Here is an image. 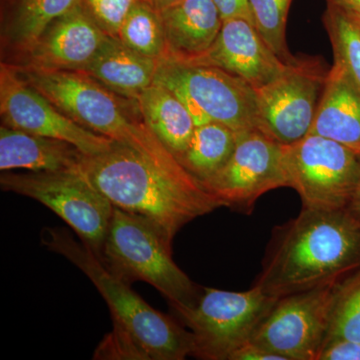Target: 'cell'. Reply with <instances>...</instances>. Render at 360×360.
<instances>
[{
  "label": "cell",
  "mask_w": 360,
  "mask_h": 360,
  "mask_svg": "<svg viewBox=\"0 0 360 360\" xmlns=\"http://www.w3.org/2000/svg\"><path fill=\"white\" fill-rule=\"evenodd\" d=\"M155 82L186 104L196 127L219 122L236 132L258 129L255 89L221 68L167 56L158 61Z\"/></svg>",
  "instance_id": "cell-6"
},
{
  "label": "cell",
  "mask_w": 360,
  "mask_h": 360,
  "mask_svg": "<svg viewBox=\"0 0 360 360\" xmlns=\"http://www.w3.org/2000/svg\"><path fill=\"white\" fill-rule=\"evenodd\" d=\"M328 71L315 58H297L271 82L255 89L258 130L283 146L309 134Z\"/></svg>",
  "instance_id": "cell-12"
},
{
  "label": "cell",
  "mask_w": 360,
  "mask_h": 360,
  "mask_svg": "<svg viewBox=\"0 0 360 360\" xmlns=\"http://www.w3.org/2000/svg\"><path fill=\"white\" fill-rule=\"evenodd\" d=\"M324 27L333 46L335 63L345 70L360 94V25L342 7L328 2Z\"/></svg>",
  "instance_id": "cell-23"
},
{
  "label": "cell",
  "mask_w": 360,
  "mask_h": 360,
  "mask_svg": "<svg viewBox=\"0 0 360 360\" xmlns=\"http://www.w3.org/2000/svg\"><path fill=\"white\" fill-rule=\"evenodd\" d=\"M283 151L288 187L297 193L302 208L345 210L359 174L356 153L314 134L283 146Z\"/></svg>",
  "instance_id": "cell-9"
},
{
  "label": "cell",
  "mask_w": 360,
  "mask_h": 360,
  "mask_svg": "<svg viewBox=\"0 0 360 360\" xmlns=\"http://www.w3.org/2000/svg\"><path fill=\"white\" fill-rule=\"evenodd\" d=\"M335 340L360 341V266L335 284L326 345Z\"/></svg>",
  "instance_id": "cell-25"
},
{
  "label": "cell",
  "mask_w": 360,
  "mask_h": 360,
  "mask_svg": "<svg viewBox=\"0 0 360 360\" xmlns=\"http://www.w3.org/2000/svg\"><path fill=\"white\" fill-rule=\"evenodd\" d=\"M136 101L149 129L179 161L196 127L186 104L172 90L156 82L143 90Z\"/></svg>",
  "instance_id": "cell-20"
},
{
  "label": "cell",
  "mask_w": 360,
  "mask_h": 360,
  "mask_svg": "<svg viewBox=\"0 0 360 360\" xmlns=\"http://www.w3.org/2000/svg\"><path fill=\"white\" fill-rule=\"evenodd\" d=\"M309 134L326 137L360 155V94L338 63L328 71Z\"/></svg>",
  "instance_id": "cell-18"
},
{
  "label": "cell",
  "mask_w": 360,
  "mask_h": 360,
  "mask_svg": "<svg viewBox=\"0 0 360 360\" xmlns=\"http://www.w3.org/2000/svg\"><path fill=\"white\" fill-rule=\"evenodd\" d=\"M229 360H284L281 355L248 341L231 354Z\"/></svg>",
  "instance_id": "cell-29"
},
{
  "label": "cell",
  "mask_w": 360,
  "mask_h": 360,
  "mask_svg": "<svg viewBox=\"0 0 360 360\" xmlns=\"http://www.w3.org/2000/svg\"><path fill=\"white\" fill-rule=\"evenodd\" d=\"M82 0H20L6 37L11 46L25 52L52 21L68 13Z\"/></svg>",
  "instance_id": "cell-22"
},
{
  "label": "cell",
  "mask_w": 360,
  "mask_h": 360,
  "mask_svg": "<svg viewBox=\"0 0 360 360\" xmlns=\"http://www.w3.org/2000/svg\"><path fill=\"white\" fill-rule=\"evenodd\" d=\"M116 37L148 58L160 60L167 56V39L160 13L143 0L137 2Z\"/></svg>",
  "instance_id": "cell-24"
},
{
  "label": "cell",
  "mask_w": 360,
  "mask_h": 360,
  "mask_svg": "<svg viewBox=\"0 0 360 360\" xmlns=\"http://www.w3.org/2000/svg\"><path fill=\"white\" fill-rule=\"evenodd\" d=\"M85 155L68 142L0 127V169L30 172H79Z\"/></svg>",
  "instance_id": "cell-17"
},
{
  "label": "cell",
  "mask_w": 360,
  "mask_h": 360,
  "mask_svg": "<svg viewBox=\"0 0 360 360\" xmlns=\"http://www.w3.org/2000/svg\"><path fill=\"white\" fill-rule=\"evenodd\" d=\"M292 0H248L251 20L271 51L286 65L297 58L288 51L286 23Z\"/></svg>",
  "instance_id": "cell-26"
},
{
  "label": "cell",
  "mask_w": 360,
  "mask_h": 360,
  "mask_svg": "<svg viewBox=\"0 0 360 360\" xmlns=\"http://www.w3.org/2000/svg\"><path fill=\"white\" fill-rule=\"evenodd\" d=\"M359 174H357L356 182H355V186L354 188V191H352V198H350L349 202L345 208V210L355 220H356L359 224H360V155H359Z\"/></svg>",
  "instance_id": "cell-31"
},
{
  "label": "cell",
  "mask_w": 360,
  "mask_h": 360,
  "mask_svg": "<svg viewBox=\"0 0 360 360\" xmlns=\"http://www.w3.org/2000/svg\"><path fill=\"white\" fill-rule=\"evenodd\" d=\"M335 284L277 298L251 342L284 360H319L328 341Z\"/></svg>",
  "instance_id": "cell-10"
},
{
  "label": "cell",
  "mask_w": 360,
  "mask_h": 360,
  "mask_svg": "<svg viewBox=\"0 0 360 360\" xmlns=\"http://www.w3.org/2000/svg\"><path fill=\"white\" fill-rule=\"evenodd\" d=\"M16 70L27 84L82 127L136 149L165 169L188 172L149 129L136 99L116 94L80 71L25 66Z\"/></svg>",
  "instance_id": "cell-3"
},
{
  "label": "cell",
  "mask_w": 360,
  "mask_h": 360,
  "mask_svg": "<svg viewBox=\"0 0 360 360\" xmlns=\"http://www.w3.org/2000/svg\"><path fill=\"white\" fill-rule=\"evenodd\" d=\"M360 266V224L347 210L302 208L274 227L252 286L279 298L340 283Z\"/></svg>",
  "instance_id": "cell-1"
},
{
  "label": "cell",
  "mask_w": 360,
  "mask_h": 360,
  "mask_svg": "<svg viewBox=\"0 0 360 360\" xmlns=\"http://www.w3.org/2000/svg\"><path fill=\"white\" fill-rule=\"evenodd\" d=\"M347 13H348V11H347ZM350 14H352V13H350ZM352 18H354V20H356L357 22L359 23V25H360V18H357V16L354 15V14H352Z\"/></svg>",
  "instance_id": "cell-34"
},
{
  "label": "cell",
  "mask_w": 360,
  "mask_h": 360,
  "mask_svg": "<svg viewBox=\"0 0 360 360\" xmlns=\"http://www.w3.org/2000/svg\"><path fill=\"white\" fill-rule=\"evenodd\" d=\"M1 188L39 201L65 220L99 258L115 205L87 179L84 172H4Z\"/></svg>",
  "instance_id": "cell-7"
},
{
  "label": "cell",
  "mask_w": 360,
  "mask_h": 360,
  "mask_svg": "<svg viewBox=\"0 0 360 360\" xmlns=\"http://www.w3.org/2000/svg\"><path fill=\"white\" fill-rule=\"evenodd\" d=\"M0 113L6 127L68 142L86 156L103 153L115 143L66 115L6 63L0 68Z\"/></svg>",
  "instance_id": "cell-13"
},
{
  "label": "cell",
  "mask_w": 360,
  "mask_h": 360,
  "mask_svg": "<svg viewBox=\"0 0 360 360\" xmlns=\"http://www.w3.org/2000/svg\"><path fill=\"white\" fill-rule=\"evenodd\" d=\"M319 360H360V341H330L322 350Z\"/></svg>",
  "instance_id": "cell-28"
},
{
  "label": "cell",
  "mask_w": 360,
  "mask_h": 360,
  "mask_svg": "<svg viewBox=\"0 0 360 360\" xmlns=\"http://www.w3.org/2000/svg\"><path fill=\"white\" fill-rule=\"evenodd\" d=\"M158 61L108 35L84 72L116 94L137 99L155 82Z\"/></svg>",
  "instance_id": "cell-19"
},
{
  "label": "cell",
  "mask_w": 360,
  "mask_h": 360,
  "mask_svg": "<svg viewBox=\"0 0 360 360\" xmlns=\"http://www.w3.org/2000/svg\"><path fill=\"white\" fill-rule=\"evenodd\" d=\"M326 2H331L342 7L348 13L360 18V0H326Z\"/></svg>",
  "instance_id": "cell-32"
},
{
  "label": "cell",
  "mask_w": 360,
  "mask_h": 360,
  "mask_svg": "<svg viewBox=\"0 0 360 360\" xmlns=\"http://www.w3.org/2000/svg\"><path fill=\"white\" fill-rule=\"evenodd\" d=\"M214 2L222 20L234 18H245L251 20L248 0H214Z\"/></svg>",
  "instance_id": "cell-30"
},
{
  "label": "cell",
  "mask_w": 360,
  "mask_h": 360,
  "mask_svg": "<svg viewBox=\"0 0 360 360\" xmlns=\"http://www.w3.org/2000/svg\"><path fill=\"white\" fill-rule=\"evenodd\" d=\"M160 16L168 58L189 63L210 51L224 23L214 0H180Z\"/></svg>",
  "instance_id": "cell-16"
},
{
  "label": "cell",
  "mask_w": 360,
  "mask_h": 360,
  "mask_svg": "<svg viewBox=\"0 0 360 360\" xmlns=\"http://www.w3.org/2000/svg\"><path fill=\"white\" fill-rule=\"evenodd\" d=\"M41 241L89 277L110 307L113 330L129 336L146 352L148 360H182L193 356L191 331L144 302L127 281L111 271L89 246L75 240L68 229H44Z\"/></svg>",
  "instance_id": "cell-4"
},
{
  "label": "cell",
  "mask_w": 360,
  "mask_h": 360,
  "mask_svg": "<svg viewBox=\"0 0 360 360\" xmlns=\"http://www.w3.org/2000/svg\"><path fill=\"white\" fill-rule=\"evenodd\" d=\"M143 1L148 2L153 8H155L156 11L160 13V11H165V9L168 8V7L177 4L180 0H143Z\"/></svg>",
  "instance_id": "cell-33"
},
{
  "label": "cell",
  "mask_w": 360,
  "mask_h": 360,
  "mask_svg": "<svg viewBox=\"0 0 360 360\" xmlns=\"http://www.w3.org/2000/svg\"><path fill=\"white\" fill-rule=\"evenodd\" d=\"M238 141V132L219 122L198 125L179 162L203 184L226 165Z\"/></svg>",
  "instance_id": "cell-21"
},
{
  "label": "cell",
  "mask_w": 360,
  "mask_h": 360,
  "mask_svg": "<svg viewBox=\"0 0 360 360\" xmlns=\"http://www.w3.org/2000/svg\"><path fill=\"white\" fill-rule=\"evenodd\" d=\"M108 37L80 2L52 21L37 41L26 49L23 66L84 72Z\"/></svg>",
  "instance_id": "cell-14"
},
{
  "label": "cell",
  "mask_w": 360,
  "mask_h": 360,
  "mask_svg": "<svg viewBox=\"0 0 360 360\" xmlns=\"http://www.w3.org/2000/svg\"><path fill=\"white\" fill-rule=\"evenodd\" d=\"M276 300L255 286L240 292L201 288L193 309L179 316L193 333V356L229 360L236 350L250 341Z\"/></svg>",
  "instance_id": "cell-8"
},
{
  "label": "cell",
  "mask_w": 360,
  "mask_h": 360,
  "mask_svg": "<svg viewBox=\"0 0 360 360\" xmlns=\"http://www.w3.org/2000/svg\"><path fill=\"white\" fill-rule=\"evenodd\" d=\"M193 63L221 68L255 89L281 77L290 65L271 51L252 21L245 18L224 20L210 51Z\"/></svg>",
  "instance_id": "cell-15"
},
{
  "label": "cell",
  "mask_w": 360,
  "mask_h": 360,
  "mask_svg": "<svg viewBox=\"0 0 360 360\" xmlns=\"http://www.w3.org/2000/svg\"><path fill=\"white\" fill-rule=\"evenodd\" d=\"M139 0H82V6L97 25L110 37L120 27Z\"/></svg>",
  "instance_id": "cell-27"
},
{
  "label": "cell",
  "mask_w": 360,
  "mask_h": 360,
  "mask_svg": "<svg viewBox=\"0 0 360 360\" xmlns=\"http://www.w3.org/2000/svg\"><path fill=\"white\" fill-rule=\"evenodd\" d=\"M82 172L115 207L151 220L172 241L184 225L224 207L189 172L165 169L120 142L85 156Z\"/></svg>",
  "instance_id": "cell-2"
},
{
  "label": "cell",
  "mask_w": 360,
  "mask_h": 360,
  "mask_svg": "<svg viewBox=\"0 0 360 360\" xmlns=\"http://www.w3.org/2000/svg\"><path fill=\"white\" fill-rule=\"evenodd\" d=\"M101 260L127 283L151 284L165 296L179 316L193 309L202 288L175 264L172 240L158 225L115 206Z\"/></svg>",
  "instance_id": "cell-5"
},
{
  "label": "cell",
  "mask_w": 360,
  "mask_h": 360,
  "mask_svg": "<svg viewBox=\"0 0 360 360\" xmlns=\"http://www.w3.org/2000/svg\"><path fill=\"white\" fill-rule=\"evenodd\" d=\"M202 186L224 207L251 214L265 193L288 187L283 144L258 129L238 132L226 165Z\"/></svg>",
  "instance_id": "cell-11"
}]
</instances>
